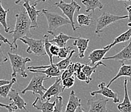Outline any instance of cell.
<instances>
[{
  "mask_svg": "<svg viewBox=\"0 0 131 112\" xmlns=\"http://www.w3.org/2000/svg\"><path fill=\"white\" fill-rule=\"evenodd\" d=\"M15 17L16 24L14 30L8 32L13 35V42L10 47L12 51L18 49L17 40L22 38L24 36L32 37V35L30 32L31 22L25 8L24 7L21 8L19 13L16 14Z\"/></svg>",
  "mask_w": 131,
  "mask_h": 112,
  "instance_id": "6da1fadb",
  "label": "cell"
},
{
  "mask_svg": "<svg viewBox=\"0 0 131 112\" xmlns=\"http://www.w3.org/2000/svg\"><path fill=\"white\" fill-rule=\"evenodd\" d=\"M7 54L10 60V65H11L12 70V78H16L17 75H19L23 78L27 77V74L26 73V64L30 62L31 59L29 57H21L19 54H13V53L8 52Z\"/></svg>",
  "mask_w": 131,
  "mask_h": 112,
  "instance_id": "7a4b0ae2",
  "label": "cell"
},
{
  "mask_svg": "<svg viewBox=\"0 0 131 112\" xmlns=\"http://www.w3.org/2000/svg\"><path fill=\"white\" fill-rule=\"evenodd\" d=\"M42 14L47 19L48 24V33H54L58 28L66 25H71V22L68 18H64L57 13H52L47 9L42 10Z\"/></svg>",
  "mask_w": 131,
  "mask_h": 112,
  "instance_id": "3957f363",
  "label": "cell"
},
{
  "mask_svg": "<svg viewBox=\"0 0 131 112\" xmlns=\"http://www.w3.org/2000/svg\"><path fill=\"white\" fill-rule=\"evenodd\" d=\"M35 73L27 86L23 89L20 93L25 95L27 91H31L33 95H39L40 97L42 98L45 92L47 91V88L44 87L43 82L44 80L49 79L44 75H40V73Z\"/></svg>",
  "mask_w": 131,
  "mask_h": 112,
  "instance_id": "277c9868",
  "label": "cell"
},
{
  "mask_svg": "<svg viewBox=\"0 0 131 112\" xmlns=\"http://www.w3.org/2000/svg\"><path fill=\"white\" fill-rule=\"evenodd\" d=\"M54 6H56L57 8H60L63 14L67 17L68 19L71 22V26L74 31L79 28V27H75V23L73 19L75 13L76 11L79 13L80 10L81 9V7H80V5H79L77 2L75 1H71L70 3H67L64 2L63 0H61L59 2H57L54 3Z\"/></svg>",
  "mask_w": 131,
  "mask_h": 112,
  "instance_id": "5b68a950",
  "label": "cell"
},
{
  "mask_svg": "<svg viewBox=\"0 0 131 112\" xmlns=\"http://www.w3.org/2000/svg\"><path fill=\"white\" fill-rule=\"evenodd\" d=\"M128 18V16H117L108 12H104L96 20V28L95 33L99 35L103 32V29L111 24L123 19Z\"/></svg>",
  "mask_w": 131,
  "mask_h": 112,
  "instance_id": "8992f818",
  "label": "cell"
},
{
  "mask_svg": "<svg viewBox=\"0 0 131 112\" xmlns=\"http://www.w3.org/2000/svg\"><path fill=\"white\" fill-rule=\"evenodd\" d=\"M20 41L24 44L27 45L28 47L26 52L28 54L33 53L35 55L43 57L46 55V53L44 49V42L43 38L41 40H35L31 37L24 36L22 38H20Z\"/></svg>",
  "mask_w": 131,
  "mask_h": 112,
  "instance_id": "52a82bcc",
  "label": "cell"
},
{
  "mask_svg": "<svg viewBox=\"0 0 131 112\" xmlns=\"http://www.w3.org/2000/svg\"><path fill=\"white\" fill-rule=\"evenodd\" d=\"M37 4L31 5L29 2H24L23 7L25 9L27 15L31 20V29H36L38 27V17L42 16V10H37L36 7Z\"/></svg>",
  "mask_w": 131,
  "mask_h": 112,
  "instance_id": "ba28073f",
  "label": "cell"
},
{
  "mask_svg": "<svg viewBox=\"0 0 131 112\" xmlns=\"http://www.w3.org/2000/svg\"><path fill=\"white\" fill-rule=\"evenodd\" d=\"M99 89L97 91H93L90 92V95L92 97L97 95H102L106 98H112L114 103H119V98H118V95L117 93L114 92L112 89H110L106 86L105 82H101L98 85Z\"/></svg>",
  "mask_w": 131,
  "mask_h": 112,
  "instance_id": "9c48e42d",
  "label": "cell"
},
{
  "mask_svg": "<svg viewBox=\"0 0 131 112\" xmlns=\"http://www.w3.org/2000/svg\"><path fill=\"white\" fill-rule=\"evenodd\" d=\"M108 98H99L97 99H89L87 105L90 106L88 112H110L107 108Z\"/></svg>",
  "mask_w": 131,
  "mask_h": 112,
  "instance_id": "30bf717a",
  "label": "cell"
},
{
  "mask_svg": "<svg viewBox=\"0 0 131 112\" xmlns=\"http://www.w3.org/2000/svg\"><path fill=\"white\" fill-rule=\"evenodd\" d=\"M64 91L63 89L62 84V80L60 77H58L56 80L55 82L52 84L48 89H47V91H46L43 94V97H42V100H44L45 99H50L52 97H58L60 93H62Z\"/></svg>",
  "mask_w": 131,
  "mask_h": 112,
  "instance_id": "8fae6325",
  "label": "cell"
},
{
  "mask_svg": "<svg viewBox=\"0 0 131 112\" xmlns=\"http://www.w3.org/2000/svg\"><path fill=\"white\" fill-rule=\"evenodd\" d=\"M103 60H112L118 61L121 64L131 60V42L127 46L123 47V49L120 51L117 54L113 56H110V57H104Z\"/></svg>",
  "mask_w": 131,
  "mask_h": 112,
  "instance_id": "7c38bea8",
  "label": "cell"
},
{
  "mask_svg": "<svg viewBox=\"0 0 131 112\" xmlns=\"http://www.w3.org/2000/svg\"><path fill=\"white\" fill-rule=\"evenodd\" d=\"M54 105L55 101L51 103L50 102V99H47L44 102L42 100L41 97H36L32 104L33 108H36L37 110L40 111L41 112H53Z\"/></svg>",
  "mask_w": 131,
  "mask_h": 112,
  "instance_id": "4fadbf2b",
  "label": "cell"
},
{
  "mask_svg": "<svg viewBox=\"0 0 131 112\" xmlns=\"http://www.w3.org/2000/svg\"><path fill=\"white\" fill-rule=\"evenodd\" d=\"M8 97L9 98V100L12 102L10 103L12 105L16 107L18 109H25L27 112H28V110L25 108L27 103L20 96V93L17 91L15 89H11L10 93L8 95Z\"/></svg>",
  "mask_w": 131,
  "mask_h": 112,
  "instance_id": "5bb4252c",
  "label": "cell"
},
{
  "mask_svg": "<svg viewBox=\"0 0 131 112\" xmlns=\"http://www.w3.org/2000/svg\"><path fill=\"white\" fill-rule=\"evenodd\" d=\"M28 70L32 73H42L45 74L46 76L48 79L54 77H59L61 76L63 71H60L59 68L57 67L55 64H50L49 65H47V68L45 69V70H41V69H36V70H33V69H28Z\"/></svg>",
  "mask_w": 131,
  "mask_h": 112,
  "instance_id": "9a60e30c",
  "label": "cell"
},
{
  "mask_svg": "<svg viewBox=\"0 0 131 112\" xmlns=\"http://www.w3.org/2000/svg\"><path fill=\"white\" fill-rule=\"evenodd\" d=\"M110 50V49L108 48L106 46L104 47L103 49H95L92 51L88 56V59L90 62V65L94 66L98 62H101L102 60H103L105 54Z\"/></svg>",
  "mask_w": 131,
  "mask_h": 112,
  "instance_id": "2e32d148",
  "label": "cell"
},
{
  "mask_svg": "<svg viewBox=\"0 0 131 112\" xmlns=\"http://www.w3.org/2000/svg\"><path fill=\"white\" fill-rule=\"evenodd\" d=\"M127 83L128 80L125 79L124 80V98L123 102L117 106V109L121 112H131V101L128 93Z\"/></svg>",
  "mask_w": 131,
  "mask_h": 112,
  "instance_id": "e0dca14e",
  "label": "cell"
},
{
  "mask_svg": "<svg viewBox=\"0 0 131 112\" xmlns=\"http://www.w3.org/2000/svg\"><path fill=\"white\" fill-rule=\"evenodd\" d=\"M90 42L89 38H84L82 37H77L73 42V46H76L78 49L79 54L77 57L83 58L85 56V52L88 47V43Z\"/></svg>",
  "mask_w": 131,
  "mask_h": 112,
  "instance_id": "ac0fdd59",
  "label": "cell"
},
{
  "mask_svg": "<svg viewBox=\"0 0 131 112\" xmlns=\"http://www.w3.org/2000/svg\"><path fill=\"white\" fill-rule=\"evenodd\" d=\"M81 106H82L81 98H78L76 96L75 91L72 90L70 94L68 102L64 112H75L76 109Z\"/></svg>",
  "mask_w": 131,
  "mask_h": 112,
  "instance_id": "d6986e66",
  "label": "cell"
},
{
  "mask_svg": "<svg viewBox=\"0 0 131 112\" xmlns=\"http://www.w3.org/2000/svg\"><path fill=\"white\" fill-rule=\"evenodd\" d=\"M121 76L128 77L129 78V81L131 82V65H127V64H124V63L121 64V65L119 69L117 75L113 79H111L110 82L106 85V86L109 87L110 85L112 84V82H114L115 80H117L119 77H121Z\"/></svg>",
  "mask_w": 131,
  "mask_h": 112,
  "instance_id": "ffe728a7",
  "label": "cell"
},
{
  "mask_svg": "<svg viewBox=\"0 0 131 112\" xmlns=\"http://www.w3.org/2000/svg\"><path fill=\"white\" fill-rule=\"evenodd\" d=\"M54 38L52 40H49L50 43H53L54 44L57 45L60 48L66 47V45L69 40H75L77 37H73V36H68L63 32H60L59 35H54Z\"/></svg>",
  "mask_w": 131,
  "mask_h": 112,
  "instance_id": "44dd1931",
  "label": "cell"
},
{
  "mask_svg": "<svg viewBox=\"0 0 131 112\" xmlns=\"http://www.w3.org/2000/svg\"><path fill=\"white\" fill-rule=\"evenodd\" d=\"M81 2L85 6V13H86L90 11L94 13L97 8L101 10L103 8V5L100 2V0H82Z\"/></svg>",
  "mask_w": 131,
  "mask_h": 112,
  "instance_id": "7402d4cb",
  "label": "cell"
},
{
  "mask_svg": "<svg viewBox=\"0 0 131 112\" xmlns=\"http://www.w3.org/2000/svg\"><path fill=\"white\" fill-rule=\"evenodd\" d=\"M103 65V66L106 67V64H104L103 62H98L97 64H95L94 66H91V65H88V64H84V66L82 68V71L84 73V74L86 75L87 77V81L86 83V84H89L90 82L92 81V75L93 73L95 72V71H96L97 68H98V66L99 65Z\"/></svg>",
  "mask_w": 131,
  "mask_h": 112,
  "instance_id": "603a6c76",
  "label": "cell"
},
{
  "mask_svg": "<svg viewBox=\"0 0 131 112\" xmlns=\"http://www.w3.org/2000/svg\"><path fill=\"white\" fill-rule=\"evenodd\" d=\"M131 38V28L130 29H128L127 31H125L123 33L121 34L119 36H118L117 37H116L114 39V42L112 43H111L110 44L108 45L106 47H108L109 49H111L112 47L115 46L116 45L120 43H124V42H127L130 40V38Z\"/></svg>",
  "mask_w": 131,
  "mask_h": 112,
  "instance_id": "cb8c5ba5",
  "label": "cell"
},
{
  "mask_svg": "<svg viewBox=\"0 0 131 112\" xmlns=\"http://www.w3.org/2000/svg\"><path fill=\"white\" fill-rule=\"evenodd\" d=\"M8 12H9V9H5L2 6V2L0 1V24L4 28L5 32L7 33L9 32V29H10V27L8 26L7 22V16Z\"/></svg>",
  "mask_w": 131,
  "mask_h": 112,
  "instance_id": "d4e9b609",
  "label": "cell"
},
{
  "mask_svg": "<svg viewBox=\"0 0 131 112\" xmlns=\"http://www.w3.org/2000/svg\"><path fill=\"white\" fill-rule=\"evenodd\" d=\"M77 21L79 25V27H81L82 26H89L93 21V19L92 18V14H90L88 15L79 14L77 16Z\"/></svg>",
  "mask_w": 131,
  "mask_h": 112,
  "instance_id": "484cf974",
  "label": "cell"
},
{
  "mask_svg": "<svg viewBox=\"0 0 131 112\" xmlns=\"http://www.w3.org/2000/svg\"><path fill=\"white\" fill-rule=\"evenodd\" d=\"M16 82V78H12L10 83L5 84L0 87V96L3 98H7L12 89V86Z\"/></svg>",
  "mask_w": 131,
  "mask_h": 112,
  "instance_id": "4316f807",
  "label": "cell"
},
{
  "mask_svg": "<svg viewBox=\"0 0 131 112\" xmlns=\"http://www.w3.org/2000/svg\"><path fill=\"white\" fill-rule=\"evenodd\" d=\"M75 53V51L73 49L72 51L70 52V54H69V56L67 57V58H64V59L62 60L59 62H58L57 64H56L55 65H57V67L60 71H64L66 68H68V67L69 66V65H70V64H71V63H72L71 62V58Z\"/></svg>",
  "mask_w": 131,
  "mask_h": 112,
  "instance_id": "83f0119b",
  "label": "cell"
},
{
  "mask_svg": "<svg viewBox=\"0 0 131 112\" xmlns=\"http://www.w3.org/2000/svg\"><path fill=\"white\" fill-rule=\"evenodd\" d=\"M43 40L44 42V49L46 51V54L49 57V62H50L51 64H53V57L51 54L50 53V47L51 46V43H50L49 39V35H45L43 36Z\"/></svg>",
  "mask_w": 131,
  "mask_h": 112,
  "instance_id": "f1b7e54d",
  "label": "cell"
},
{
  "mask_svg": "<svg viewBox=\"0 0 131 112\" xmlns=\"http://www.w3.org/2000/svg\"><path fill=\"white\" fill-rule=\"evenodd\" d=\"M75 75V71H74L73 68V63H71L68 67L64 71H63L62 73L61 76H60V79L61 80H64V79H66V78L71 77Z\"/></svg>",
  "mask_w": 131,
  "mask_h": 112,
  "instance_id": "f546056e",
  "label": "cell"
},
{
  "mask_svg": "<svg viewBox=\"0 0 131 112\" xmlns=\"http://www.w3.org/2000/svg\"><path fill=\"white\" fill-rule=\"evenodd\" d=\"M55 105L53 112H62L63 109V98L61 96H58L56 97Z\"/></svg>",
  "mask_w": 131,
  "mask_h": 112,
  "instance_id": "4dcf8cb0",
  "label": "cell"
},
{
  "mask_svg": "<svg viewBox=\"0 0 131 112\" xmlns=\"http://www.w3.org/2000/svg\"><path fill=\"white\" fill-rule=\"evenodd\" d=\"M62 84L63 89L64 90L66 89H69L72 87L75 84V77L73 76L71 77L66 78L62 80Z\"/></svg>",
  "mask_w": 131,
  "mask_h": 112,
  "instance_id": "1f68e13d",
  "label": "cell"
},
{
  "mask_svg": "<svg viewBox=\"0 0 131 112\" xmlns=\"http://www.w3.org/2000/svg\"><path fill=\"white\" fill-rule=\"evenodd\" d=\"M73 49L72 47H64L60 48L59 55L57 57L60 58H67L70 54V52Z\"/></svg>",
  "mask_w": 131,
  "mask_h": 112,
  "instance_id": "d6a6232c",
  "label": "cell"
},
{
  "mask_svg": "<svg viewBox=\"0 0 131 112\" xmlns=\"http://www.w3.org/2000/svg\"><path fill=\"white\" fill-rule=\"evenodd\" d=\"M60 51V47L56 44H51L50 47V53L53 57H58Z\"/></svg>",
  "mask_w": 131,
  "mask_h": 112,
  "instance_id": "836d02e7",
  "label": "cell"
},
{
  "mask_svg": "<svg viewBox=\"0 0 131 112\" xmlns=\"http://www.w3.org/2000/svg\"><path fill=\"white\" fill-rule=\"evenodd\" d=\"M75 75L76 77H77L79 80L86 82L87 77L86 76L85 74H84V73L82 71H80L77 72V73L75 74Z\"/></svg>",
  "mask_w": 131,
  "mask_h": 112,
  "instance_id": "e575fe53",
  "label": "cell"
},
{
  "mask_svg": "<svg viewBox=\"0 0 131 112\" xmlns=\"http://www.w3.org/2000/svg\"><path fill=\"white\" fill-rule=\"evenodd\" d=\"M1 47H2V43H0V65H2L8 61V58L4 54Z\"/></svg>",
  "mask_w": 131,
  "mask_h": 112,
  "instance_id": "d590c367",
  "label": "cell"
},
{
  "mask_svg": "<svg viewBox=\"0 0 131 112\" xmlns=\"http://www.w3.org/2000/svg\"><path fill=\"white\" fill-rule=\"evenodd\" d=\"M29 2L30 3V4H38V3L39 2H46L47 0H16L15 2V4L18 5L21 2Z\"/></svg>",
  "mask_w": 131,
  "mask_h": 112,
  "instance_id": "8d00e7d4",
  "label": "cell"
},
{
  "mask_svg": "<svg viewBox=\"0 0 131 112\" xmlns=\"http://www.w3.org/2000/svg\"><path fill=\"white\" fill-rule=\"evenodd\" d=\"M84 66V64H81L79 62H76L73 63V68H74V71H75V74L77 73V72L82 71V68Z\"/></svg>",
  "mask_w": 131,
  "mask_h": 112,
  "instance_id": "74e56055",
  "label": "cell"
},
{
  "mask_svg": "<svg viewBox=\"0 0 131 112\" xmlns=\"http://www.w3.org/2000/svg\"><path fill=\"white\" fill-rule=\"evenodd\" d=\"M0 107H2V108H5L7 109H14V110H16V109H18L16 107L12 105L11 104H3V103H0Z\"/></svg>",
  "mask_w": 131,
  "mask_h": 112,
  "instance_id": "f35d334b",
  "label": "cell"
},
{
  "mask_svg": "<svg viewBox=\"0 0 131 112\" xmlns=\"http://www.w3.org/2000/svg\"><path fill=\"white\" fill-rule=\"evenodd\" d=\"M126 10L128 12V23L131 22V5H127L126 3L124 4Z\"/></svg>",
  "mask_w": 131,
  "mask_h": 112,
  "instance_id": "ab89813d",
  "label": "cell"
},
{
  "mask_svg": "<svg viewBox=\"0 0 131 112\" xmlns=\"http://www.w3.org/2000/svg\"><path fill=\"white\" fill-rule=\"evenodd\" d=\"M0 40H1L2 42H3L4 43H7V44H8L10 47L11 46V43L9 42V40H8L7 38H6L5 37H4V36H3L1 33H0Z\"/></svg>",
  "mask_w": 131,
  "mask_h": 112,
  "instance_id": "60d3db41",
  "label": "cell"
},
{
  "mask_svg": "<svg viewBox=\"0 0 131 112\" xmlns=\"http://www.w3.org/2000/svg\"><path fill=\"white\" fill-rule=\"evenodd\" d=\"M10 80H3V79H0V87L3 85L5 84H7L10 83Z\"/></svg>",
  "mask_w": 131,
  "mask_h": 112,
  "instance_id": "b9f144b4",
  "label": "cell"
},
{
  "mask_svg": "<svg viewBox=\"0 0 131 112\" xmlns=\"http://www.w3.org/2000/svg\"><path fill=\"white\" fill-rule=\"evenodd\" d=\"M75 112H84V109H83V108L82 107V106H81L78 107V108L76 109Z\"/></svg>",
  "mask_w": 131,
  "mask_h": 112,
  "instance_id": "7bdbcfd3",
  "label": "cell"
},
{
  "mask_svg": "<svg viewBox=\"0 0 131 112\" xmlns=\"http://www.w3.org/2000/svg\"><path fill=\"white\" fill-rule=\"evenodd\" d=\"M8 112H17V111H16V110H14V109H8Z\"/></svg>",
  "mask_w": 131,
  "mask_h": 112,
  "instance_id": "ee69618b",
  "label": "cell"
},
{
  "mask_svg": "<svg viewBox=\"0 0 131 112\" xmlns=\"http://www.w3.org/2000/svg\"><path fill=\"white\" fill-rule=\"evenodd\" d=\"M127 25H128L129 27L131 28V22L130 23H128V24H127Z\"/></svg>",
  "mask_w": 131,
  "mask_h": 112,
  "instance_id": "f6af8a7d",
  "label": "cell"
},
{
  "mask_svg": "<svg viewBox=\"0 0 131 112\" xmlns=\"http://www.w3.org/2000/svg\"><path fill=\"white\" fill-rule=\"evenodd\" d=\"M118 1H125V2H130V0H118Z\"/></svg>",
  "mask_w": 131,
  "mask_h": 112,
  "instance_id": "bcb514c9",
  "label": "cell"
},
{
  "mask_svg": "<svg viewBox=\"0 0 131 112\" xmlns=\"http://www.w3.org/2000/svg\"><path fill=\"white\" fill-rule=\"evenodd\" d=\"M71 1H74V0H71Z\"/></svg>",
  "mask_w": 131,
  "mask_h": 112,
  "instance_id": "7dc6e473",
  "label": "cell"
},
{
  "mask_svg": "<svg viewBox=\"0 0 131 112\" xmlns=\"http://www.w3.org/2000/svg\"><path fill=\"white\" fill-rule=\"evenodd\" d=\"M28 112H29V111H28Z\"/></svg>",
  "mask_w": 131,
  "mask_h": 112,
  "instance_id": "c3c4849f",
  "label": "cell"
}]
</instances>
